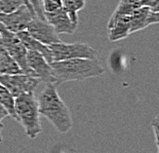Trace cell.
<instances>
[{"label": "cell", "mask_w": 159, "mask_h": 153, "mask_svg": "<svg viewBox=\"0 0 159 153\" xmlns=\"http://www.w3.org/2000/svg\"><path fill=\"white\" fill-rule=\"evenodd\" d=\"M57 84L45 83V87L37 97L40 115L44 116L57 132L66 134L72 128V116L68 106L61 99Z\"/></svg>", "instance_id": "1"}, {"label": "cell", "mask_w": 159, "mask_h": 153, "mask_svg": "<svg viewBox=\"0 0 159 153\" xmlns=\"http://www.w3.org/2000/svg\"><path fill=\"white\" fill-rule=\"evenodd\" d=\"M50 65L57 86L68 81H80L101 76L105 71L98 59H71L52 62Z\"/></svg>", "instance_id": "2"}, {"label": "cell", "mask_w": 159, "mask_h": 153, "mask_svg": "<svg viewBox=\"0 0 159 153\" xmlns=\"http://www.w3.org/2000/svg\"><path fill=\"white\" fill-rule=\"evenodd\" d=\"M16 120L22 124L26 135L36 139L42 131L38 102L35 94H23L15 98Z\"/></svg>", "instance_id": "3"}, {"label": "cell", "mask_w": 159, "mask_h": 153, "mask_svg": "<svg viewBox=\"0 0 159 153\" xmlns=\"http://www.w3.org/2000/svg\"><path fill=\"white\" fill-rule=\"evenodd\" d=\"M52 55V61L71 59H97L98 53L86 43H63L62 41L48 45Z\"/></svg>", "instance_id": "4"}, {"label": "cell", "mask_w": 159, "mask_h": 153, "mask_svg": "<svg viewBox=\"0 0 159 153\" xmlns=\"http://www.w3.org/2000/svg\"><path fill=\"white\" fill-rule=\"evenodd\" d=\"M0 39H1L2 46L7 50L9 56L18 64L22 72L32 75L31 71L28 67V64H27V53H28V50L18 39L16 33L8 31L0 24Z\"/></svg>", "instance_id": "5"}, {"label": "cell", "mask_w": 159, "mask_h": 153, "mask_svg": "<svg viewBox=\"0 0 159 153\" xmlns=\"http://www.w3.org/2000/svg\"><path fill=\"white\" fill-rule=\"evenodd\" d=\"M40 82L39 78L25 73L0 75V83L7 88L13 98L23 94H35Z\"/></svg>", "instance_id": "6"}, {"label": "cell", "mask_w": 159, "mask_h": 153, "mask_svg": "<svg viewBox=\"0 0 159 153\" xmlns=\"http://www.w3.org/2000/svg\"><path fill=\"white\" fill-rule=\"evenodd\" d=\"M36 18L34 12H32L25 4L11 13L0 12V24L12 33H18L27 29L29 23Z\"/></svg>", "instance_id": "7"}, {"label": "cell", "mask_w": 159, "mask_h": 153, "mask_svg": "<svg viewBox=\"0 0 159 153\" xmlns=\"http://www.w3.org/2000/svg\"><path fill=\"white\" fill-rule=\"evenodd\" d=\"M26 31L37 41L45 44L47 46L53 43L61 42L59 34L55 31L52 26L49 25L46 21L38 18H34L29 23Z\"/></svg>", "instance_id": "8"}, {"label": "cell", "mask_w": 159, "mask_h": 153, "mask_svg": "<svg viewBox=\"0 0 159 153\" xmlns=\"http://www.w3.org/2000/svg\"><path fill=\"white\" fill-rule=\"evenodd\" d=\"M27 64H28V67L33 76L39 78L42 82L57 84L52 74V65L40 53L28 50V53H27Z\"/></svg>", "instance_id": "9"}, {"label": "cell", "mask_w": 159, "mask_h": 153, "mask_svg": "<svg viewBox=\"0 0 159 153\" xmlns=\"http://www.w3.org/2000/svg\"><path fill=\"white\" fill-rule=\"evenodd\" d=\"M45 21L52 26L57 34H73L76 31L77 25L73 24L62 6L52 12H43Z\"/></svg>", "instance_id": "10"}, {"label": "cell", "mask_w": 159, "mask_h": 153, "mask_svg": "<svg viewBox=\"0 0 159 153\" xmlns=\"http://www.w3.org/2000/svg\"><path fill=\"white\" fill-rule=\"evenodd\" d=\"M130 30L129 32L134 33L146 29L150 25H154L159 22V12H152L145 6L137 8L129 16Z\"/></svg>", "instance_id": "11"}, {"label": "cell", "mask_w": 159, "mask_h": 153, "mask_svg": "<svg viewBox=\"0 0 159 153\" xmlns=\"http://www.w3.org/2000/svg\"><path fill=\"white\" fill-rule=\"evenodd\" d=\"M16 35L18 37V39L21 41V43L26 47L27 50H31V52H36L40 53L49 64H52L53 62L52 55V52H50L49 47L45 45V44L37 41V40L33 38L26 30L16 33Z\"/></svg>", "instance_id": "12"}, {"label": "cell", "mask_w": 159, "mask_h": 153, "mask_svg": "<svg viewBox=\"0 0 159 153\" xmlns=\"http://www.w3.org/2000/svg\"><path fill=\"white\" fill-rule=\"evenodd\" d=\"M129 30V16H119L115 21L108 23V37L111 41H118V40L126 38L130 34Z\"/></svg>", "instance_id": "13"}, {"label": "cell", "mask_w": 159, "mask_h": 153, "mask_svg": "<svg viewBox=\"0 0 159 153\" xmlns=\"http://www.w3.org/2000/svg\"><path fill=\"white\" fill-rule=\"evenodd\" d=\"M23 73L12 58L9 56L4 47L1 44L0 39V75H7V74H18Z\"/></svg>", "instance_id": "14"}, {"label": "cell", "mask_w": 159, "mask_h": 153, "mask_svg": "<svg viewBox=\"0 0 159 153\" xmlns=\"http://www.w3.org/2000/svg\"><path fill=\"white\" fill-rule=\"evenodd\" d=\"M142 6V0H120L116 9L112 13L109 22H113L119 16H130L137 8Z\"/></svg>", "instance_id": "15"}, {"label": "cell", "mask_w": 159, "mask_h": 153, "mask_svg": "<svg viewBox=\"0 0 159 153\" xmlns=\"http://www.w3.org/2000/svg\"><path fill=\"white\" fill-rule=\"evenodd\" d=\"M62 7L65 9L67 15L73 24L78 26V12L84 8L85 0H61Z\"/></svg>", "instance_id": "16"}, {"label": "cell", "mask_w": 159, "mask_h": 153, "mask_svg": "<svg viewBox=\"0 0 159 153\" xmlns=\"http://www.w3.org/2000/svg\"><path fill=\"white\" fill-rule=\"evenodd\" d=\"M0 104L7 111L8 116H11L16 119L15 113V98L9 93V90L3 84L0 83Z\"/></svg>", "instance_id": "17"}, {"label": "cell", "mask_w": 159, "mask_h": 153, "mask_svg": "<svg viewBox=\"0 0 159 153\" xmlns=\"http://www.w3.org/2000/svg\"><path fill=\"white\" fill-rule=\"evenodd\" d=\"M24 4L22 0H0V12L11 13Z\"/></svg>", "instance_id": "18"}, {"label": "cell", "mask_w": 159, "mask_h": 153, "mask_svg": "<svg viewBox=\"0 0 159 153\" xmlns=\"http://www.w3.org/2000/svg\"><path fill=\"white\" fill-rule=\"evenodd\" d=\"M142 6L148 7L152 12H159V0H142Z\"/></svg>", "instance_id": "19"}, {"label": "cell", "mask_w": 159, "mask_h": 153, "mask_svg": "<svg viewBox=\"0 0 159 153\" xmlns=\"http://www.w3.org/2000/svg\"><path fill=\"white\" fill-rule=\"evenodd\" d=\"M152 128H153V132H154V137H155V143L156 145L158 146V118L156 117L152 123Z\"/></svg>", "instance_id": "20"}, {"label": "cell", "mask_w": 159, "mask_h": 153, "mask_svg": "<svg viewBox=\"0 0 159 153\" xmlns=\"http://www.w3.org/2000/svg\"><path fill=\"white\" fill-rule=\"evenodd\" d=\"M8 116V113H7V111L5 110V108L2 106L1 104H0V125H2L1 123V121L4 119L5 117H7Z\"/></svg>", "instance_id": "21"}, {"label": "cell", "mask_w": 159, "mask_h": 153, "mask_svg": "<svg viewBox=\"0 0 159 153\" xmlns=\"http://www.w3.org/2000/svg\"><path fill=\"white\" fill-rule=\"evenodd\" d=\"M22 1H23V3H24V4H25V5L27 6V7H29L30 9H31V11H32V12H34V11H33V9H32V7H31V5H30V4H29L28 0H22ZM34 13H35V12H34Z\"/></svg>", "instance_id": "22"}, {"label": "cell", "mask_w": 159, "mask_h": 153, "mask_svg": "<svg viewBox=\"0 0 159 153\" xmlns=\"http://www.w3.org/2000/svg\"><path fill=\"white\" fill-rule=\"evenodd\" d=\"M1 128H2V125H0V143L3 141V138H2V134H1Z\"/></svg>", "instance_id": "23"}, {"label": "cell", "mask_w": 159, "mask_h": 153, "mask_svg": "<svg viewBox=\"0 0 159 153\" xmlns=\"http://www.w3.org/2000/svg\"><path fill=\"white\" fill-rule=\"evenodd\" d=\"M52 1L56 2V3H57V4H60V5H62V4H61V0H52Z\"/></svg>", "instance_id": "24"}, {"label": "cell", "mask_w": 159, "mask_h": 153, "mask_svg": "<svg viewBox=\"0 0 159 153\" xmlns=\"http://www.w3.org/2000/svg\"><path fill=\"white\" fill-rule=\"evenodd\" d=\"M42 1H43V0H40V2H41V3H42Z\"/></svg>", "instance_id": "25"}, {"label": "cell", "mask_w": 159, "mask_h": 153, "mask_svg": "<svg viewBox=\"0 0 159 153\" xmlns=\"http://www.w3.org/2000/svg\"><path fill=\"white\" fill-rule=\"evenodd\" d=\"M157 153H158V152H157Z\"/></svg>", "instance_id": "26"}]
</instances>
